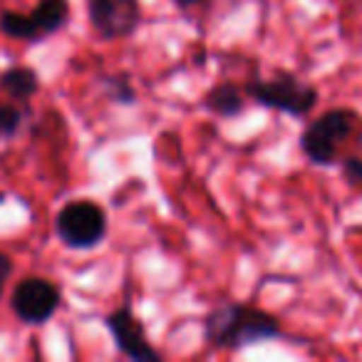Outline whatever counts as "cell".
Here are the masks:
<instances>
[{
	"mask_svg": "<svg viewBox=\"0 0 362 362\" xmlns=\"http://www.w3.org/2000/svg\"><path fill=\"white\" fill-rule=\"evenodd\" d=\"M90 25L102 40H124L141 25L139 0H87Z\"/></svg>",
	"mask_w": 362,
	"mask_h": 362,
	"instance_id": "6",
	"label": "cell"
},
{
	"mask_svg": "<svg viewBox=\"0 0 362 362\" xmlns=\"http://www.w3.org/2000/svg\"><path fill=\"white\" fill-rule=\"evenodd\" d=\"M11 276H13V258L0 251V298H3V291H6V283Z\"/></svg>",
	"mask_w": 362,
	"mask_h": 362,
	"instance_id": "15",
	"label": "cell"
},
{
	"mask_svg": "<svg viewBox=\"0 0 362 362\" xmlns=\"http://www.w3.org/2000/svg\"><path fill=\"white\" fill-rule=\"evenodd\" d=\"M102 90L110 97V102L122 107H132L136 105L139 95H136L134 85H132V77L127 72H117V75H107L102 77Z\"/></svg>",
	"mask_w": 362,
	"mask_h": 362,
	"instance_id": "12",
	"label": "cell"
},
{
	"mask_svg": "<svg viewBox=\"0 0 362 362\" xmlns=\"http://www.w3.org/2000/svg\"><path fill=\"white\" fill-rule=\"evenodd\" d=\"M176 8H181V11H187V8H194L199 6V3H204V0H171Z\"/></svg>",
	"mask_w": 362,
	"mask_h": 362,
	"instance_id": "16",
	"label": "cell"
},
{
	"mask_svg": "<svg viewBox=\"0 0 362 362\" xmlns=\"http://www.w3.org/2000/svg\"><path fill=\"white\" fill-rule=\"evenodd\" d=\"M55 233L72 251L97 248L107 236V214L97 202L75 199L57 211Z\"/></svg>",
	"mask_w": 362,
	"mask_h": 362,
	"instance_id": "4",
	"label": "cell"
},
{
	"mask_svg": "<svg viewBox=\"0 0 362 362\" xmlns=\"http://www.w3.org/2000/svg\"><path fill=\"white\" fill-rule=\"evenodd\" d=\"M246 95L261 107L276 110L288 117H296V119L310 115L315 110L317 100H320V92L310 82L300 80V77H296L293 72L286 70H278L273 77L253 75L246 82Z\"/></svg>",
	"mask_w": 362,
	"mask_h": 362,
	"instance_id": "3",
	"label": "cell"
},
{
	"mask_svg": "<svg viewBox=\"0 0 362 362\" xmlns=\"http://www.w3.org/2000/svg\"><path fill=\"white\" fill-rule=\"evenodd\" d=\"M30 18L42 37L55 35L70 21V3L67 0H37V6L30 13Z\"/></svg>",
	"mask_w": 362,
	"mask_h": 362,
	"instance_id": "10",
	"label": "cell"
},
{
	"mask_svg": "<svg viewBox=\"0 0 362 362\" xmlns=\"http://www.w3.org/2000/svg\"><path fill=\"white\" fill-rule=\"evenodd\" d=\"M23 122H25L23 110H18L13 105H0V141L13 139L21 132Z\"/></svg>",
	"mask_w": 362,
	"mask_h": 362,
	"instance_id": "13",
	"label": "cell"
},
{
	"mask_svg": "<svg viewBox=\"0 0 362 362\" xmlns=\"http://www.w3.org/2000/svg\"><path fill=\"white\" fill-rule=\"evenodd\" d=\"M62 303L60 288L40 276L23 278L11 296L13 313L28 325H42L57 313Z\"/></svg>",
	"mask_w": 362,
	"mask_h": 362,
	"instance_id": "5",
	"label": "cell"
},
{
	"mask_svg": "<svg viewBox=\"0 0 362 362\" xmlns=\"http://www.w3.org/2000/svg\"><path fill=\"white\" fill-rule=\"evenodd\" d=\"M355 132H362V117L355 110H327L300 132L303 154L315 166H332L340 156V146Z\"/></svg>",
	"mask_w": 362,
	"mask_h": 362,
	"instance_id": "2",
	"label": "cell"
},
{
	"mask_svg": "<svg viewBox=\"0 0 362 362\" xmlns=\"http://www.w3.org/2000/svg\"><path fill=\"white\" fill-rule=\"evenodd\" d=\"M0 90L11 95L16 102H28L30 97H35L40 92V77L33 67H8L3 75H0Z\"/></svg>",
	"mask_w": 362,
	"mask_h": 362,
	"instance_id": "9",
	"label": "cell"
},
{
	"mask_svg": "<svg viewBox=\"0 0 362 362\" xmlns=\"http://www.w3.org/2000/svg\"><path fill=\"white\" fill-rule=\"evenodd\" d=\"M281 337H286L281 320L251 303H218L204 320V340L214 350L238 352L258 342L281 340Z\"/></svg>",
	"mask_w": 362,
	"mask_h": 362,
	"instance_id": "1",
	"label": "cell"
},
{
	"mask_svg": "<svg viewBox=\"0 0 362 362\" xmlns=\"http://www.w3.org/2000/svg\"><path fill=\"white\" fill-rule=\"evenodd\" d=\"M342 176L350 187H362V156L350 154L342 159Z\"/></svg>",
	"mask_w": 362,
	"mask_h": 362,
	"instance_id": "14",
	"label": "cell"
},
{
	"mask_svg": "<svg viewBox=\"0 0 362 362\" xmlns=\"http://www.w3.org/2000/svg\"><path fill=\"white\" fill-rule=\"evenodd\" d=\"M0 33L13 40H25V42H37L42 40L40 30L33 23L30 16L25 13H16V11H3L0 13Z\"/></svg>",
	"mask_w": 362,
	"mask_h": 362,
	"instance_id": "11",
	"label": "cell"
},
{
	"mask_svg": "<svg viewBox=\"0 0 362 362\" xmlns=\"http://www.w3.org/2000/svg\"><path fill=\"white\" fill-rule=\"evenodd\" d=\"M105 325L110 330L115 345L119 347L122 355H127L134 362H159L161 352L156 350L149 342L144 332V325L141 320L134 315L129 305H122L117 310H112L110 315L105 317Z\"/></svg>",
	"mask_w": 362,
	"mask_h": 362,
	"instance_id": "7",
	"label": "cell"
},
{
	"mask_svg": "<svg viewBox=\"0 0 362 362\" xmlns=\"http://www.w3.org/2000/svg\"><path fill=\"white\" fill-rule=\"evenodd\" d=\"M204 107H206L209 112H214V115L226 117V119L238 117L243 112V107H246L243 90L236 85V82L221 80L206 92V97H204Z\"/></svg>",
	"mask_w": 362,
	"mask_h": 362,
	"instance_id": "8",
	"label": "cell"
}]
</instances>
